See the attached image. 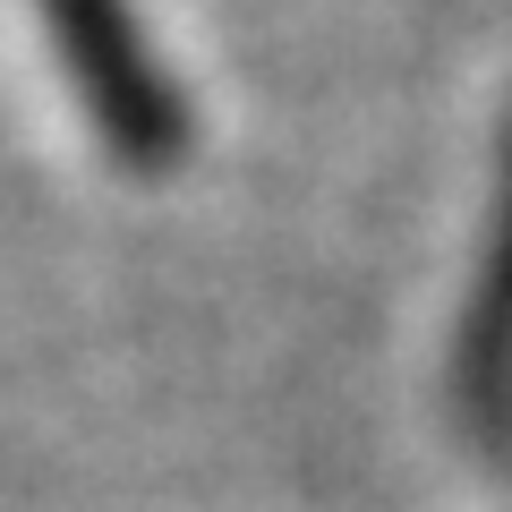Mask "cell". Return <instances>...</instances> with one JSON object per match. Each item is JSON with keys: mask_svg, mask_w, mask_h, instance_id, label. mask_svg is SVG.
<instances>
[{"mask_svg": "<svg viewBox=\"0 0 512 512\" xmlns=\"http://www.w3.org/2000/svg\"><path fill=\"white\" fill-rule=\"evenodd\" d=\"M60 69L86 94V120L120 163H171L180 154V94L163 86L154 52L137 43L128 0H43Z\"/></svg>", "mask_w": 512, "mask_h": 512, "instance_id": "cell-1", "label": "cell"}]
</instances>
